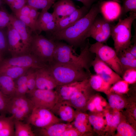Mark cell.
Wrapping results in <instances>:
<instances>
[{
  "label": "cell",
  "mask_w": 136,
  "mask_h": 136,
  "mask_svg": "<svg viewBox=\"0 0 136 136\" xmlns=\"http://www.w3.org/2000/svg\"><path fill=\"white\" fill-rule=\"evenodd\" d=\"M62 120L51 110L44 108L34 107L27 117V123L40 128L46 127Z\"/></svg>",
  "instance_id": "7"
},
{
  "label": "cell",
  "mask_w": 136,
  "mask_h": 136,
  "mask_svg": "<svg viewBox=\"0 0 136 136\" xmlns=\"http://www.w3.org/2000/svg\"><path fill=\"white\" fill-rule=\"evenodd\" d=\"M82 3L83 6L86 7L89 10L92 5L94 3L99 0H76ZM118 2H120V0H112Z\"/></svg>",
  "instance_id": "49"
},
{
  "label": "cell",
  "mask_w": 136,
  "mask_h": 136,
  "mask_svg": "<svg viewBox=\"0 0 136 136\" xmlns=\"http://www.w3.org/2000/svg\"><path fill=\"white\" fill-rule=\"evenodd\" d=\"M15 136H35L30 124L14 119Z\"/></svg>",
  "instance_id": "27"
},
{
  "label": "cell",
  "mask_w": 136,
  "mask_h": 136,
  "mask_svg": "<svg viewBox=\"0 0 136 136\" xmlns=\"http://www.w3.org/2000/svg\"><path fill=\"white\" fill-rule=\"evenodd\" d=\"M91 64L96 74L111 85L122 79L121 76L96 56L93 59Z\"/></svg>",
  "instance_id": "12"
},
{
  "label": "cell",
  "mask_w": 136,
  "mask_h": 136,
  "mask_svg": "<svg viewBox=\"0 0 136 136\" xmlns=\"http://www.w3.org/2000/svg\"><path fill=\"white\" fill-rule=\"evenodd\" d=\"M11 24L19 35L27 53H30L33 32L29 27L13 14H11Z\"/></svg>",
  "instance_id": "14"
},
{
  "label": "cell",
  "mask_w": 136,
  "mask_h": 136,
  "mask_svg": "<svg viewBox=\"0 0 136 136\" xmlns=\"http://www.w3.org/2000/svg\"><path fill=\"white\" fill-rule=\"evenodd\" d=\"M99 13V9L97 3H94L85 16L63 30L49 33L48 38L54 41H64L73 47L82 46L89 38L90 29Z\"/></svg>",
  "instance_id": "1"
},
{
  "label": "cell",
  "mask_w": 136,
  "mask_h": 136,
  "mask_svg": "<svg viewBox=\"0 0 136 136\" xmlns=\"http://www.w3.org/2000/svg\"><path fill=\"white\" fill-rule=\"evenodd\" d=\"M6 29L8 51L12 57L28 54L19 35L11 23Z\"/></svg>",
  "instance_id": "11"
},
{
  "label": "cell",
  "mask_w": 136,
  "mask_h": 136,
  "mask_svg": "<svg viewBox=\"0 0 136 136\" xmlns=\"http://www.w3.org/2000/svg\"><path fill=\"white\" fill-rule=\"evenodd\" d=\"M98 16V15H97ZM97 16L95 18L89 31L88 36L97 42L105 43L111 36L113 25L103 17Z\"/></svg>",
  "instance_id": "10"
},
{
  "label": "cell",
  "mask_w": 136,
  "mask_h": 136,
  "mask_svg": "<svg viewBox=\"0 0 136 136\" xmlns=\"http://www.w3.org/2000/svg\"><path fill=\"white\" fill-rule=\"evenodd\" d=\"M89 51L95 54L120 76L123 71L117 53L114 48L103 43L96 42L90 44Z\"/></svg>",
  "instance_id": "6"
},
{
  "label": "cell",
  "mask_w": 136,
  "mask_h": 136,
  "mask_svg": "<svg viewBox=\"0 0 136 136\" xmlns=\"http://www.w3.org/2000/svg\"><path fill=\"white\" fill-rule=\"evenodd\" d=\"M37 69L30 68L26 74L27 83L29 95L31 94L37 89L36 87V70Z\"/></svg>",
  "instance_id": "31"
},
{
  "label": "cell",
  "mask_w": 136,
  "mask_h": 136,
  "mask_svg": "<svg viewBox=\"0 0 136 136\" xmlns=\"http://www.w3.org/2000/svg\"><path fill=\"white\" fill-rule=\"evenodd\" d=\"M135 57H136V42H134L133 44H131L125 49Z\"/></svg>",
  "instance_id": "51"
},
{
  "label": "cell",
  "mask_w": 136,
  "mask_h": 136,
  "mask_svg": "<svg viewBox=\"0 0 136 136\" xmlns=\"http://www.w3.org/2000/svg\"><path fill=\"white\" fill-rule=\"evenodd\" d=\"M31 68L11 66L0 69V74L10 77L14 80L25 75Z\"/></svg>",
  "instance_id": "26"
},
{
  "label": "cell",
  "mask_w": 136,
  "mask_h": 136,
  "mask_svg": "<svg viewBox=\"0 0 136 136\" xmlns=\"http://www.w3.org/2000/svg\"><path fill=\"white\" fill-rule=\"evenodd\" d=\"M15 0H2L3 2L4 3L9 6L14 2Z\"/></svg>",
  "instance_id": "53"
},
{
  "label": "cell",
  "mask_w": 136,
  "mask_h": 136,
  "mask_svg": "<svg viewBox=\"0 0 136 136\" xmlns=\"http://www.w3.org/2000/svg\"><path fill=\"white\" fill-rule=\"evenodd\" d=\"M47 68L58 86L88 79L90 71L80 66L59 63H51Z\"/></svg>",
  "instance_id": "3"
},
{
  "label": "cell",
  "mask_w": 136,
  "mask_h": 136,
  "mask_svg": "<svg viewBox=\"0 0 136 136\" xmlns=\"http://www.w3.org/2000/svg\"><path fill=\"white\" fill-rule=\"evenodd\" d=\"M55 45V41L35 33L32 35L30 53L48 65L52 61Z\"/></svg>",
  "instance_id": "5"
},
{
  "label": "cell",
  "mask_w": 136,
  "mask_h": 136,
  "mask_svg": "<svg viewBox=\"0 0 136 136\" xmlns=\"http://www.w3.org/2000/svg\"><path fill=\"white\" fill-rule=\"evenodd\" d=\"M31 8V6L26 4L14 15L28 16L29 15Z\"/></svg>",
  "instance_id": "48"
},
{
  "label": "cell",
  "mask_w": 136,
  "mask_h": 136,
  "mask_svg": "<svg viewBox=\"0 0 136 136\" xmlns=\"http://www.w3.org/2000/svg\"><path fill=\"white\" fill-rule=\"evenodd\" d=\"M83 135L72 125L67 129L61 136H79Z\"/></svg>",
  "instance_id": "45"
},
{
  "label": "cell",
  "mask_w": 136,
  "mask_h": 136,
  "mask_svg": "<svg viewBox=\"0 0 136 136\" xmlns=\"http://www.w3.org/2000/svg\"><path fill=\"white\" fill-rule=\"evenodd\" d=\"M94 90L90 87L89 81L76 92L68 100L67 103L76 110L81 111L86 109L87 103L91 96Z\"/></svg>",
  "instance_id": "15"
},
{
  "label": "cell",
  "mask_w": 136,
  "mask_h": 136,
  "mask_svg": "<svg viewBox=\"0 0 136 136\" xmlns=\"http://www.w3.org/2000/svg\"><path fill=\"white\" fill-rule=\"evenodd\" d=\"M89 99L94 104L95 108V111L96 110L98 112L103 111V106L105 104H102L101 99L99 96H95L94 97H91Z\"/></svg>",
  "instance_id": "46"
},
{
  "label": "cell",
  "mask_w": 136,
  "mask_h": 136,
  "mask_svg": "<svg viewBox=\"0 0 136 136\" xmlns=\"http://www.w3.org/2000/svg\"><path fill=\"white\" fill-rule=\"evenodd\" d=\"M129 12L136 13V0H123L121 16L126 14Z\"/></svg>",
  "instance_id": "37"
},
{
  "label": "cell",
  "mask_w": 136,
  "mask_h": 136,
  "mask_svg": "<svg viewBox=\"0 0 136 136\" xmlns=\"http://www.w3.org/2000/svg\"><path fill=\"white\" fill-rule=\"evenodd\" d=\"M89 10L84 6L78 8L70 15L57 21L55 29L53 32L50 33L59 31L71 26L85 16Z\"/></svg>",
  "instance_id": "18"
},
{
  "label": "cell",
  "mask_w": 136,
  "mask_h": 136,
  "mask_svg": "<svg viewBox=\"0 0 136 136\" xmlns=\"http://www.w3.org/2000/svg\"><path fill=\"white\" fill-rule=\"evenodd\" d=\"M121 76L122 79L129 84L135 83L136 81V69H131L126 70Z\"/></svg>",
  "instance_id": "39"
},
{
  "label": "cell",
  "mask_w": 136,
  "mask_h": 136,
  "mask_svg": "<svg viewBox=\"0 0 136 136\" xmlns=\"http://www.w3.org/2000/svg\"><path fill=\"white\" fill-rule=\"evenodd\" d=\"M106 121L107 126L111 128H117L120 122V116L118 111L113 114L107 112L105 114Z\"/></svg>",
  "instance_id": "34"
},
{
  "label": "cell",
  "mask_w": 136,
  "mask_h": 136,
  "mask_svg": "<svg viewBox=\"0 0 136 136\" xmlns=\"http://www.w3.org/2000/svg\"><path fill=\"white\" fill-rule=\"evenodd\" d=\"M52 6L53 10L52 14L56 22L70 15L78 9L72 0H59Z\"/></svg>",
  "instance_id": "21"
},
{
  "label": "cell",
  "mask_w": 136,
  "mask_h": 136,
  "mask_svg": "<svg viewBox=\"0 0 136 136\" xmlns=\"http://www.w3.org/2000/svg\"><path fill=\"white\" fill-rule=\"evenodd\" d=\"M14 120L0 130V136H15Z\"/></svg>",
  "instance_id": "43"
},
{
  "label": "cell",
  "mask_w": 136,
  "mask_h": 136,
  "mask_svg": "<svg viewBox=\"0 0 136 136\" xmlns=\"http://www.w3.org/2000/svg\"><path fill=\"white\" fill-rule=\"evenodd\" d=\"M14 120L13 117L12 115L10 117H7L5 115H0V130Z\"/></svg>",
  "instance_id": "47"
},
{
  "label": "cell",
  "mask_w": 136,
  "mask_h": 136,
  "mask_svg": "<svg viewBox=\"0 0 136 136\" xmlns=\"http://www.w3.org/2000/svg\"><path fill=\"white\" fill-rule=\"evenodd\" d=\"M97 2L100 13L105 19L112 22L119 19L121 12V6L119 3L112 0H99Z\"/></svg>",
  "instance_id": "13"
},
{
  "label": "cell",
  "mask_w": 136,
  "mask_h": 136,
  "mask_svg": "<svg viewBox=\"0 0 136 136\" xmlns=\"http://www.w3.org/2000/svg\"><path fill=\"white\" fill-rule=\"evenodd\" d=\"M62 121L70 123L74 120L76 111L66 101H58L51 110Z\"/></svg>",
  "instance_id": "19"
},
{
  "label": "cell",
  "mask_w": 136,
  "mask_h": 136,
  "mask_svg": "<svg viewBox=\"0 0 136 136\" xmlns=\"http://www.w3.org/2000/svg\"><path fill=\"white\" fill-rule=\"evenodd\" d=\"M71 122L73 126L83 135L92 132V128L89 121L88 115L81 111L76 110L74 119Z\"/></svg>",
  "instance_id": "22"
},
{
  "label": "cell",
  "mask_w": 136,
  "mask_h": 136,
  "mask_svg": "<svg viewBox=\"0 0 136 136\" xmlns=\"http://www.w3.org/2000/svg\"><path fill=\"white\" fill-rule=\"evenodd\" d=\"M124 72L126 70L131 69H136V59H132L127 58L117 54Z\"/></svg>",
  "instance_id": "36"
},
{
  "label": "cell",
  "mask_w": 136,
  "mask_h": 136,
  "mask_svg": "<svg viewBox=\"0 0 136 136\" xmlns=\"http://www.w3.org/2000/svg\"><path fill=\"white\" fill-rule=\"evenodd\" d=\"M56 45L52 61L50 63L67 64L83 67L90 71V68L93 60L92 53L89 50L90 44L87 39L82 46L80 52L77 55L73 47L70 45L55 41Z\"/></svg>",
  "instance_id": "2"
},
{
  "label": "cell",
  "mask_w": 136,
  "mask_h": 136,
  "mask_svg": "<svg viewBox=\"0 0 136 136\" xmlns=\"http://www.w3.org/2000/svg\"><path fill=\"white\" fill-rule=\"evenodd\" d=\"M118 135L122 136H135L136 131L130 125L123 122L119 124L117 127Z\"/></svg>",
  "instance_id": "33"
},
{
  "label": "cell",
  "mask_w": 136,
  "mask_h": 136,
  "mask_svg": "<svg viewBox=\"0 0 136 136\" xmlns=\"http://www.w3.org/2000/svg\"><path fill=\"white\" fill-rule=\"evenodd\" d=\"M113 84L112 86L110 87L108 93L114 92L117 93L123 94L127 92L129 90V84L122 79Z\"/></svg>",
  "instance_id": "32"
},
{
  "label": "cell",
  "mask_w": 136,
  "mask_h": 136,
  "mask_svg": "<svg viewBox=\"0 0 136 136\" xmlns=\"http://www.w3.org/2000/svg\"><path fill=\"white\" fill-rule=\"evenodd\" d=\"M38 10L33 7H31L29 16L36 23L40 12Z\"/></svg>",
  "instance_id": "50"
},
{
  "label": "cell",
  "mask_w": 136,
  "mask_h": 136,
  "mask_svg": "<svg viewBox=\"0 0 136 136\" xmlns=\"http://www.w3.org/2000/svg\"><path fill=\"white\" fill-rule=\"evenodd\" d=\"M0 28V52L3 54L8 51V42L7 31Z\"/></svg>",
  "instance_id": "41"
},
{
  "label": "cell",
  "mask_w": 136,
  "mask_h": 136,
  "mask_svg": "<svg viewBox=\"0 0 136 136\" xmlns=\"http://www.w3.org/2000/svg\"><path fill=\"white\" fill-rule=\"evenodd\" d=\"M34 107L51 110L58 100L55 90L37 89L30 95Z\"/></svg>",
  "instance_id": "9"
},
{
  "label": "cell",
  "mask_w": 136,
  "mask_h": 136,
  "mask_svg": "<svg viewBox=\"0 0 136 136\" xmlns=\"http://www.w3.org/2000/svg\"><path fill=\"white\" fill-rule=\"evenodd\" d=\"M36 73L37 89L53 90L58 86L47 67L37 69Z\"/></svg>",
  "instance_id": "17"
},
{
  "label": "cell",
  "mask_w": 136,
  "mask_h": 136,
  "mask_svg": "<svg viewBox=\"0 0 136 136\" xmlns=\"http://www.w3.org/2000/svg\"><path fill=\"white\" fill-rule=\"evenodd\" d=\"M72 125L70 123H55L45 128H40L38 134L42 136H61L67 129Z\"/></svg>",
  "instance_id": "23"
},
{
  "label": "cell",
  "mask_w": 136,
  "mask_h": 136,
  "mask_svg": "<svg viewBox=\"0 0 136 136\" xmlns=\"http://www.w3.org/2000/svg\"><path fill=\"white\" fill-rule=\"evenodd\" d=\"M3 54L0 52V63L3 60Z\"/></svg>",
  "instance_id": "54"
},
{
  "label": "cell",
  "mask_w": 136,
  "mask_h": 136,
  "mask_svg": "<svg viewBox=\"0 0 136 136\" xmlns=\"http://www.w3.org/2000/svg\"><path fill=\"white\" fill-rule=\"evenodd\" d=\"M56 0H27L26 4L38 10L49 9Z\"/></svg>",
  "instance_id": "29"
},
{
  "label": "cell",
  "mask_w": 136,
  "mask_h": 136,
  "mask_svg": "<svg viewBox=\"0 0 136 136\" xmlns=\"http://www.w3.org/2000/svg\"><path fill=\"white\" fill-rule=\"evenodd\" d=\"M136 18V13L130 12L129 16L124 19L119 18L117 24L112 26L111 36L117 53L125 49L131 44V26Z\"/></svg>",
  "instance_id": "4"
},
{
  "label": "cell",
  "mask_w": 136,
  "mask_h": 136,
  "mask_svg": "<svg viewBox=\"0 0 136 136\" xmlns=\"http://www.w3.org/2000/svg\"><path fill=\"white\" fill-rule=\"evenodd\" d=\"M11 22L10 14L3 8H0V28H6Z\"/></svg>",
  "instance_id": "38"
},
{
  "label": "cell",
  "mask_w": 136,
  "mask_h": 136,
  "mask_svg": "<svg viewBox=\"0 0 136 136\" xmlns=\"http://www.w3.org/2000/svg\"><path fill=\"white\" fill-rule=\"evenodd\" d=\"M89 81V79L67 84L58 86L55 89L58 95V101H67Z\"/></svg>",
  "instance_id": "20"
},
{
  "label": "cell",
  "mask_w": 136,
  "mask_h": 136,
  "mask_svg": "<svg viewBox=\"0 0 136 136\" xmlns=\"http://www.w3.org/2000/svg\"><path fill=\"white\" fill-rule=\"evenodd\" d=\"M117 54H119L129 59H136V57L125 49Z\"/></svg>",
  "instance_id": "52"
},
{
  "label": "cell",
  "mask_w": 136,
  "mask_h": 136,
  "mask_svg": "<svg viewBox=\"0 0 136 136\" xmlns=\"http://www.w3.org/2000/svg\"><path fill=\"white\" fill-rule=\"evenodd\" d=\"M15 16L17 18L29 27L33 32L36 33V23L31 19L29 16H23L20 15H16Z\"/></svg>",
  "instance_id": "42"
},
{
  "label": "cell",
  "mask_w": 136,
  "mask_h": 136,
  "mask_svg": "<svg viewBox=\"0 0 136 136\" xmlns=\"http://www.w3.org/2000/svg\"><path fill=\"white\" fill-rule=\"evenodd\" d=\"M89 85L94 90L108 93L111 85L106 82L100 76L96 74L90 75L89 78Z\"/></svg>",
  "instance_id": "25"
},
{
  "label": "cell",
  "mask_w": 136,
  "mask_h": 136,
  "mask_svg": "<svg viewBox=\"0 0 136 136\" xmlns=\"http://www.w3.org/2000/svg\"><path fill=\"white\" fill-rule=\"evenodd\" d=\"M108 99L109 105L112 108L117 110L123 109L125 107V103L124 100L117 94L110 95Z\"/></svg>",
  "instance_id": "30"
},
{
  "label": "cell",
  "mask_w": 136,
  "mask_h": 136,
  "mask_svg": "<svg viewBox=\"0 0 136 136\" xmlns=\"http://www.w3.org/2000/svg\"><path fill=\"white\" fill-rule=\"evenodd\" d=\"M0 90L11 98L15 96L14 80L8 76L0 74Z\"/></svg>",
  "instance_id": "24"
},
{
  "label": "cell",
  "mask_w": 136,
  "mask_h": 136,
  "mask_svg": "<svg viewBox=\"0 0 136 136\" xmlns=\"http://www.w3.org/2000/svg\"><path fill=\"white\" fill-rule=\"evenodd\" d=\"M27 0H15L9 6L13 13L15 14L22 7L26 4Z\"/></svg>",
  "instance_id": "44"
},
{
  "label": "cell",
  "mask_w": 136,
  "mask_h": 136,
  "mask_svg": "<svg viewBox=\"0 0 136 136\" xmlns=\"http://www.w3.org/2000/svg\"><path fill=\"white\" fill-rule=\"evenodd\" d=\"M3 3L2 0H0V7Z\"/></svg>",
  "instance_id": "55"
},
{
  "label": "cell",
  "mask_w": 136,
  "mask_h": 136,
  "mask_svg": "<svg viewBox=\"0 0 136 136\" xmlns=\"http://www.w3.org/2000/svg\"><path fill=\"white\" fill-rule=\"evenodd\" d=\"M11 98L3 93L0 90V115H5Z\"/></svg>",
  "instance_id": "40"
},
{
  "label": "cell",
  "mask_w": 136,
  "mask_h": 136,
  "mask_svg": "<svg viewBox=\"0 0 136 136\" xmlns=\"http://www.w3.org/2000/svg\"><path fill=\"white\" fill-rule=\"evenodd\" d=\"M48 65L30 53L3 59L0 63V69L11 66L38 69L46 67Z\"/></svg>",
  "instance_id": "8"
},
{
  "label": "cell",
  "mask_w": 136,
  "mask_h": 136,
  "mask_svg": "<svg viewBox=\"0 0 136 136\" xmlns=\"http://www.w3.org/2000/svg\"><path fill=\"white\" fill-rule=\"evenodd\" d=\"M49 10L47 8L44 9L40 12L36 23L37 34H40L42 31L51 32L55 29L56 20L52 13L48 12Z\"/></svg>",
  "instance_id": "16"
},
{
  "label": "cell",
  "mask_w": 136,
  "mask_h": 136,
  "mask_svg": "<svg viewBox=\"0 0 136 136\" xmlns=\"http://www.w3.org/2000/svg\"><path fill=\"white\" fill-rule=\"evenodd\" d=\"M14 80L15 90V96H26V94L28 93L26 74Z\"/></svg>",
  "instance_id": "28"
},
{
  "label": "cell",
  "mask_w": 136,
  "mask_h": 136,
  "mask_svg": "<svg viewBox=\"0 0 136 136\" xmlns=\"http://www.w3.org/2000/svg\"><path fill=\"white\" fill-rule=\"evenodd\" d=\"M89 122L94 129L100 130L103 129L105 125V121L101 116L92 114L88 115Z\"/></svg>",
  "instance_id": "35"
}]
</instances>
